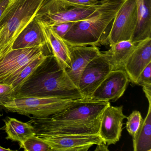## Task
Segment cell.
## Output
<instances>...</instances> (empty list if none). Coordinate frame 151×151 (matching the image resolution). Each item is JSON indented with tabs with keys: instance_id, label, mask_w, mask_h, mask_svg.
I'll return each mask as SVG.
<instances>
[{
	"instance_id": "7",
	"label": "cell",
	"mask_w": 151,
	"mask_h": 151,
	"mask_svg": "<svg viewBox=\"0 0 151 151\" xmlns=\"http://www.w3.org/2000/svg\"><path fill=\"white\" fill-rule=\"evenodd\" d=\"M46 0L35 19L47 26H52L67 22L81 21L92 14L98 5L83 7H61L52 0Z\"/></svg>"
},
{
	"instance_id": "24",
	"label": "cell",
	"mask_w": 151,
	"mask_h": 151,
	"mask_svg": "<svg viewBox=\"0 0 151 151\" xmlns=\"http://www.w3.org/2000/svg\"><path fill=\"white\" fill-rule=\"evenodd\" d=\"M126 128L129 134L133 137L137 132L143 118H142L141 113L137 110H134L132 113L126 117Z\"/></svg>"
},
{
	"instance_id": "9",
	"label": "cell",
	"mask_w": 151,
	"mask_h": 151,
	"mask_svg": "<svg viewBox=\"0 0 151 151\" xmlns=\"http://www.w3.org/2000/svg\"><path fill=\"white\" fill-rule=\"evenodd\" d=\"M44 53V47L12 50L0 61V83L10 84L24 67Z\"/></svg>"
},
{
	"instance_id": "18",
	"label": "cell",
	"mask_w": 151,
	"mask_h": 151,
	"mask_svg": "<svg viewBox=\"0 0 151 151\" xmlns=\"http://www.w3.org/2000/svg\"><path fill=\"white\" fill-rule=\"evenodd\" d=\"M136 45L131 40L120 41L110 46V49L102 52L113 66V70L123 69L125 62Z\"/></svg>"
},
{
	"instance_id": "29",
	"label": "cell",
	"mask_w": 151,
	"mask_h": 151,
	"mask_svg": "<svg viewBox=\"0 0 151 151\" xmlns=\"http://www.w3.org/2000/svg\"><path fill=\"white\" fill-rule=\"evenodd\" d=\"M109 150L107 145L105 143L98 145L95 149V151H108Z\"/></svg>"
},
{
	"instance_id": "19",
	"label": "cell",
	"mask_w": 151,
	"mask_h": 151,
	"mask_svg": "<svg viewBox=\"0 0 151 151\" xmlns=\"http://www.w3.org/2000/svg\"><path fill=\"white\" fill-rule=\"evenodd\" d=\"M5 123L4 130L7 134L6 139L20 144L29 137L36 135L34 128L29 122H24L16 118L7 117Z\"/></svg>"
},
{
	"instance_id": "4",
	"label": "cell",
	"mask_w": 151,
	"mask_h": 151,
	"mask_svg": "<svg viewBox=\"0 0 151 151\" xmlns=\"http://www.w3.org/2000/svg\"><path fill=\"white\" fill-rule=\"evenodd\" d=\"M45 0H11L0 18V61L13 50L14 42L35 18Z\"/></svg>"
},
{
	"instance_id": "22",
	"label": "cell",
	"mask_w": 151,
	"mask_h": 151,
	"mask_svg": "<svg viewBox=\"0 0 151 151\" xmlns=\"http://www.w3.org/2000/svg\"><path fill=\"white\" fill-rule=\"evenodd\" d=\"M19 145L26 151H53L47 143L36 135L28 138Z\"/></svg>"
},
{
	"instance_id": "12",
	"label": "cell",
	"mask_w": 151,
	"mask_h": 151,
	"mask_svg": "<svg viewBox=\"0 0 151 151\" xmlns=\"http://www.w3.org/2000/svg\"><path fill=\"white\" fill-rule=\"evenodd\" d=\"M123 106L109 105L103 111L98 134L108 146L115 145L120 140L123 121L127 116L124 114Z\"/></svg>"
},
{
	"instance_id": "5",
	"label": "cell",
	"mask_w": 151,
	"mask_h": 151,
	"mask_svg": "<svg viewBox=\"0 0 151 151\" xmlns=\"http://www.w3.org/2000/svg\"><path fill=\"white\" fill-rule=\"evenodd\" d=\"M74 100H75L57 97L19 98L7 103L3 108L12 113L42 118L50 116L62 111Z\"/></svg>"
},
{
	"instance_id": "20",
	"label": "cell",
	"mask_w": 151,
	"mask_h": 151,
	"mask_svg": "<svg viewBox=\"0 0 151 151\" xmlns=\"http://www.w3.org/2000/svg\"><path fill=\"white\" fill-rule=\"evenodd\" d=\"M132 142L134 151H151V104Z\"/></svg>"
},
{
	"instance_id": "15",
	"label": "cell",
	"mask_w": 151,
	"mask_h": 151,
	"mask_svg": "<svg viewBox=\"0 0 151 151\" xmlns=\"http://www.w3.org/2000/svg\"><path fill=\"white\" fill-rule=\"evenodd\" d=\"M37 22L42 29L47 45L51 47L54 57L62 67L65 69H69L71 64L69 46L50 27Z\"/></svg>"
},
{
	"instance_id": "17",
	"label": "cell",
	"mask_w": 151,
	"mask_h": 151,
	"mask_svg": "<svg viewBox=\"0 0 151 151\" xmlns=\"http://www.w3.org/2000/svg\"><path fill=\"white\" fill-rule=\"evenodd\" d=\"M151 38V0H137V21L131 41L138 43Z\"/></svg>"
},
{
	"instance_id": "3",
	"label": "cell",
	"mask_w": 151,
	"mask_h": 151,
	"mask_svg": "<svg viewBox=\"0 0 151 151\" xmlns=\"http://www.w3.org/2000/svg\"><path fill=\"white\" fill-rule=\"evenodd\" d=\"M123 0L100 2L90 16L76 22L63 38L72 46H99L105 45V36Z\"/></svg>"
},
{
	"instance_id": "16",
	"label": "cell",
	"mask_w": 151,
	"mask_h": 151,
	"mask_svg": "<svg viewBox=\"0 0 151 151\" xmlns=\"http://www.w3.org/2000/svg\"><path fill=\"white\" fill-rule=\"evenodd\" d=\"M47 45L40 25L35 18L25 27L14 42L12 49L44 47Z\"/></svg>"
},
{
	"instance_id": "13",
	"label": "cell",
	"mask_w": 151,
	"mask_h": 151,
	"mask_svg": "<svg viewBox=\"0 0 151 151\" xmlns=\"http://www.w3.org/2000/svg\"><path fill=\"white\" fill-rule=\"evenodd\" d=\"M151 63V38H148L137 43L124 64L123 69L130 82L137 84L140 73Z\"/></svg>"
},
{
	"instance_id": "11",
	"label": "cell",
	"mask_w": 151,
	"mask_h": 151,
	"mask_svg": "<svg viewBox=\"0 0 151 151\" xmlns=\"http://www.w3.org/2000/svg\"><path fill=\"white\" fill-rule=\"evenodd\" d=\"M129 82L124 70H112L95 90L91 98L114 102L123 95Z\"/></svg>"
},
{
	"instance_id": "28",
	"label": "cell",
	"mask_w": 151,
	"mask_h": 151,
	"mask_svg": "<svg viewBox=\"0 0 151 151\" xmlns=\"http://www.w3.org/2000/svg\"><path fill=\"white\" fill-rule=\"evenodd\" d=\"M11 0H0V18Z\"/></svg>"
},
{
	"instance_id": "31",
	"label": "cell",
	"mask_w": 151,
	"mask_h": 151,
	"mask_svg": "<svg viewBox=\"0 0 151 151\" xmlns=\"http://www.w3.org/2000/svg\"><path fill=\"white\" fill-rule=\"evenodd\" d=\"M100 2H105L106 1H111V0H99Z\"/></svg>"
},
{
	"instance_id": "1",
	"label": "cell",
	"mask_w": 151,
	"mask_h": 151,
	"mask_svg": "<svg viewBox=\"0 0 151 151\" xmlns=\"http://www.w3.org/2000/svg\"><path fill=\"white\" fill-rule=\"evenodd\" d=\"M109 101L82 98L52 115L38 118L29 116L38 137L51 135L98 134L103 111Z\"/></svg>"
},
{
	"instance_id": "2",
	"label": "cell",
	"mask_w": 151,
	"mask_h": 151,
	"mask_svg": "<svg viewBox=\"0 0 151 151\" xmlns=\"http://www.w3.org/2000/svg\"><path fill=\"white\" fill-rule=\"evenodd\" d=\"M33 97L83 98L52 54L48 55L16 93V99Z\"/></svg>"
},
{
	"instance_id": "32",
	"label": "cell",
	"mask_w": 151,
	"mask_h": 151,
	"mask_svg": "<svg viewBox=\"0 0 151 151\" xmlns=\"http://www.w3.org/2000/svg\"><path fill=\"white\" fill-rule=\"evenodd\" d=\"M1 29H2L1 27H0V33H1Z\"/></svg>"
},
{
	"instance_id": "30",
	"label": "cell",
	"mask_w": 151,
	"mask_h": 151,
	"mask_svg": "<svg viewBox=\"0 0 151 151\" xmlns=\"http://www.w3.org/2000/svg\"><path fill=\"white\" fill-rule=\"evenodd\" d=\"M14 151V150H12V149H10V148H5V147H3L1 146L0 145V151Z\"/></svg>"
},
{
	"instance_id": "27",
	"label": "cell",
	"mask_w": 151,
	"mask_h": 151,
	"mask_svg": "<svg viewBox=\"0 0 151 151\" xmlns=\"http://www.w3.org/2000/svg\"><path fill=\"white\" fill-rule=\"evenodd\" d=\"M75 22H67L48 27L51 28L55 33L63 38L72 28Z\"/></svg>"
},
{
	"instance_id": "25",
	"label": "cell",
	"mask_w": 151,
	"mask_h": 151,
	"mask_svg": "<svg viewBox=\"0 0 151 151\" xmlns=\"http://www.w3.org/2000/svg\"><path fill=\"white\" fill-rule=\"evenodd\" d=\"M16 98L15 91L11 85L0 83V106L3 107Z\"/></svg>"
},
{
	"instance_id": "33",
	"label": "cell",
	"mask_w": 151,
	"mask_h": 151,
	"mask_svg": "<svg viewBox=\"0 0 151 151\" xmlns=\"http://www.w3.org/2000/svg\"><path fill=\"white\" fill-rule=\"evenodd\" d=\"M1 116V114L0 113V117Z\"/></svg>"
},
{
	"instance_id": "10",
	"label": "cell",
	"mask_w": 151,
	"mask_h": 151,
	"mask_svg": "<svg viewBox=\"0 0 151 151\" xmlns=\"http://www.w3.org/2000/svg\"><path fill=\"white\" fill-rule=\"evenodd\" d=\"M39 137L47 143L53 151H87L93 145L105 143L99 134L51 135Z\"/></svg>"
},
{
	"instance_id": "6",
	"label": "cell",
	"mask_w": 151,
	"mask_h": 151,
	"mask_svg": "<svg viewBox=\"0 0 151 151\" xmlns=\"http://www.w3.org/2000/svg\"><path fill=\"white\" fill-rule=\"evenodd\" d=\"M137 21V0H123L112 22L105 45L131 40Z\"/></svg>"
},
{
	"instance_id": "14",
	"label": "cell",
	"mask_w": 151,
	"mask_h": 151,
	"mask_svg": "<svg viewBox=\"0 0 151 151\" xmlns=\"http://www.w3.org/2000/svg\"><path fill=\"white\" fill-rule=\"evenodd\" d=\"M69 49L71 64L70 68L65 70L72 83L78 89L79 79L83 70L88 63L100 55L101 52L98 47L93 46H69Z\"/></svg>"
},
{
	"instance_id": "23",
	"label": "cell",
	"mask_w": 151,
	"mask_h": 151,
	"mask_svg": "<svg viewBox=\"0 0 151 151\" xmlns=\"http://www.w3.org/2000/svg\"><path fill=\"white\" fill-rule=\"evenodd\" d=\"M61 7H83L93 6L100 3L99 0H52Z\"/></svg>"
},
{
	"instance_id": "26",
	"label": "cell",
	"mask_w": 151,
	"mask_h": 151,
	"mask_svg": "<svg viewBox=\"0 0 151 151\" xmlns=\"http://www.w3.org/2000/svg\"><path fill=\"white\" fill-rule=\"evenodd\" d=\"M137 84L143 87H151V63L140 73Z\"/></svg>"
},
{
	"instance_id": "21",
	"label": "cell",
	"mask_w": 151,
	"mask_h": 151,
	"mask_svg": "<svg viewBox=\"0 0 151 151\" xmlns=\"http://www.w3.org/2000/svg\"><path fill=\"white\" fill-rule=\"evenodd\" d=\"M48 55L43 54L24 67L17 73L10 84L16 91H18L36 68L47 58Z\"/></svg>"
},
{
	"instance_id": "8",
	"label": "cell",
	"mask_w": 151,
	"mask_h": 151,
	"mask_svg": "<svg viewBox=\"0 0 151 151\" xmlns=\"http://www.w3.org/2000/svg\"><path fill=\"white\" fill-rule=\"evenodd\" d=\"M112 70L113 66L102 52L92 60L83 70L78 83V89L83 97L91 98Z\"/></svg>"
}]
</instances>
